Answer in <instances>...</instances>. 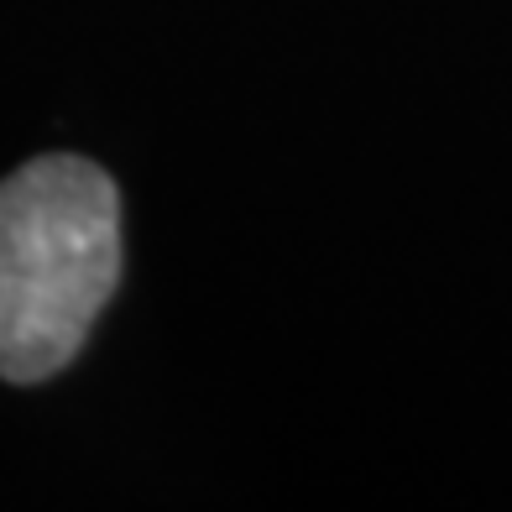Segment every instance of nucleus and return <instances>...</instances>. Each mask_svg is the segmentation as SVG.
Instances as JSON below:
<instances>
[{"mask_svg":"<svg viewBox=\"0 0 512 512\" xmlns=\"http://www.w3.org/2000/svg\"><path fill=\"white\" fill-rule=\"evenodd\" d=\"M121 283V194L74 152L0 183V377L48 382L84 351Z\"/></svg>","mask_w":512,"mask_h":512,"instance_id":"1","label":"nucleus"}]
</instances>
